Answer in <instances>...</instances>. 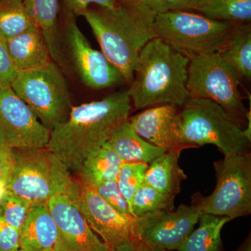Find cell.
<instances>
[{"label": "cell", "instance_id": "obj_22", "mask_svg": "<svg viewBox=\"0 0 251 251\" xmlns=\"http://www.w3.org/2000/svg\"><path fill=\"white\" fill-rule=\"evenodd\" d=\"M220 54L233 66L242 77H251V27L250 23L234 26Z\"/></svg>", "mask_w": 251, "mask_h": 251}, {"label": "cell", "instance_id": "obj_9", "mask_svg": "<svg viewBox=\"0 0 251 251\" xmlns=\"http://www.w3.org/2000/svg\"><path fill=\"white\" fill-rule=\"evenodd\" d=\"M11 89L50 131L69 117L72 107L67 82L53 62L18 72Z\"/></svg>", "mask_w": 251, "mask_h": 251}, {"label": "cell", "instance_id": "obj_37", "mask_svg": "<svg viewBox=\"0 0 251 251\" xmlns=\"http://www.w3.org/2000/svg\"><path fill=\"white\" fill-rule=\"evenodd\" d=\"M8 192L7 183L0 180V204Z\"/></svg>", "mask_w": 251, "mask_h": 251}, {"label": "cell", "instance_id": "obj_10", "mask_svg": "<svg viewBox=\"0 0 251 251\" xmlns=\"http://www.w3.org/2000/svg\"><path fill=\"white\" fill-rule=\"evenodd\" d=\"M66 195L85 218L90 228L100 236L109 249L135 240L136 218L124 215L113 209L88 181L72 178Z\"/></svg>", "mask_w": 251, "mask_h": 251}, {"label": "cell", "instance_id": "obj_39", "mask_svg": "<svg viewBox=\"0 0 251 251\" xmlns=\"http://www.w3.org/2000/svg\"><path fill=\"white\" fill-rule=\"evenodd\" d=\"M23 251L22 250V249H21V248H20L19 249H18V250H16V251Z\"/></svg>", "mask_w": 251, "mask_h": 251}, {"label": "cell", "instance_id": "obj_15", "mask_svg": "<svg viewBox=\"0 0 251 251\" xmlns=\"http://www.w3.org/2000/svg\"><path fill=\"white\" fill-rule=\"evenodd\" d=\"M179 111L174 105H157L128 118L135 133L148 143L166 151L186 149L180 144L177 135Z\"/></svg>", "mask_w": 251, "mask_h": 251}, {"label": "cell", "instance_id": "obj_3", "mask_svg": "<svg viewBox=\"0 0 251 251\" xmlns=\"http://www.w3.org/2000/svg\"><path fill=\"white\" fill-rule=\"evenodd\" d=\"M102 53L131 83L140 51L156 38L155 16L118 4L112 9L90 7L82 15Z\"/></svg>", "mask_w": 251, "mask_h": 251}, {"label": "cell", "instance_id": "obj_25", "mask_svg": "<svg viewBox=\"0 0 251 251\" xmlns=\"http://www.w3.org/2000/svg\"><path fill=\"white\" fill-rule=\"evenodd\" d=\"M32 25L22 0H0V35L6 41Z\"/></svg>", "mask_w": 251, "mask_h": 251}, {"label": "cell", "instance_id": "obj_19", "mask_svg": "<svg viewBox=\"0 0 251 251\" xmlns=\"http://www.w3.org/2000/svg\"><path fill=\"white\" fill-rule=\"evenodd\" d=\"M31 23L39 28L45 39L52 59L62 65V55L57 39L59 0H22Z\"/></svg>", "mask_w": 251, "mask_h": 251}, {"label": "cell", "instance_id": "obj_16", "mask_svg": "<svg viewBox=\"0 0 251 251\" xmlns=\"http://www.w3.org/2000/svg\"><path fill=\"white\" fill-rule=\"evenodd\" d=\"M57 228L46 203L31 206L23 225L20 246L23 251H54Z\"/></svg>", "mask_w": 251, "mask_h": 251}, {"label": "cell", "instance_id": "obj_27", "mask_svg": "<svg viewBox=\"0 0 251 251\" xmlns=\"http://www.w3.org/2000/svg\"><path fill=\"white\" fill-rule=\"evenodd\" d=\"M148 168V164L144 163H123L120 167L117 183L130 209L135 193L145 181Z\"/></svg>", "mask_w": 251, "mask_h": 251}, {"label": "cell", "instance_id": "obj_17", "mask_svg": "<svg viewBox=\"0 0 251 251\" xmlns=\"http://www.w3.org/2000/svg\"><path fill=\"white\" fill-rule=\"evenodd\" d=\"M7 45L18 72L41 69L52 62L44 36L34 24L8 40Z\"/></svg>", "mask_w": 251, "mask_h": 251}, {"label": "cell", "instance_id": "obj_20", "mask_svg": "<svg viewBox=\"0 0 251 251\" xmlns=\"http://www.w3.org/2000/svg\"><path fill=\"white\" fill-rule=\"evenodd\" d=\"M179 151H166L149 163L145 181L162 193L176 196L187 176L179 165Z\"/></svg>", "mask_w": 251, "mask_h": 251}, {"label": "cell", "instance_id": "obj_32", "mask_svg": "<svg viewBox=\"0 0 251 251\" xmlns=\"http://www.w3.org/2000/svg\"><path fill=\"white\" fill-rule=\"evenodd\" d=\"M117 2L122 6L138 10L145 14L156 15L167 11L162 0H116Z\"/></svg>", "mask_w": 251, "mask_h": 251}, {"label": "cell", "instance_id": "obj_33", "mask_svg": "<svg viewBox=\"0 0 251 251\" xmlns=\"http://www.w3.org/2000/svg\"><path fill=\"white\" fill-rule=\"evenodd\" d=\"M64 6L70 10L75 16H82L91 5H97V6L104 9H112L116 7L118 3L116 0H63Z\"/></svg>", "mask_w": 251, "mask_h": 251}, {"label": "cell", "instance_id": "obj_28", "mask_svg": "<svg viewBox=\"0 0 251 251\" xmlns=\"http://www.w3.org/2000/svg\"><path fill=\"white\" fill-rule=\"evenodd\" d=\"M31 202L8 191L0 204L5 221L21 232L31 206Z\"/></svg>", "mask_w": 251, "mask_h": 251}, {"label": "cell", "instance_id": "obj_2", "mask_svg": "<svg viewBox=\"0 0 251 251\" xmlns=\"http://www.w3.org/2000/svg\"><path fill=\"white\" fill-rule=\"evenodd\" d=\"M190 59L158 38L140 51L128 92L137 109L182 107L191 98L186 88Z\"/></svg>", "mask_w": 251, "mask_h": 251}, {"label": "cell", "instance_id": "obj_7", "mask_svg": "<svg viewBox=\"0 0 251 251\" xmlns=\"http://www.w3.org/2000/svg\"><path fill=\"white\" fill-rule=\"evenodd\" d=\"M216 186L210 196L193 195V202L202 214L231 220L251 212V153L225 156L214 162Z\"/></svg>", "mask_w": 251, "mask_h": 251}, {"label": "cell", "instance_id": "obj_36", "mask_svg": "<svg viewBox=\"0 0 251 251\" xmlns=\"http://www.w3.org/2000/svg\"><path fill=\"white\" fill-rule=\"evenodd\" d=\"M108 251H170L162 250V249H153L145 245V244L140 241L135 240L133 242L115 248V249H109Z\"/></svg>", "mask_w": 251, "mask_h": 251}, {"label": "cell", "instance_id": "obj_24", "mask_svg": "<svg viewBox=\"0 0 251 251\" xmlns=\"http://www.w3.org/2000/svg\"><path fill=\"white\" fill-rule=\"evenodd\" d=\"M195 11L211 20L246 24L251 22V0H201Z\"/></svg>", "mask_w": 251, "mask_h": 251}, {"label": "cell", "instance_id": "obj_4", "mask_svg": "<svg viewBox=\"0 0 251 251\" xmlns=\"http://www.w3.org/2000/svg\"><path fill=\"white\" fill-rule=\"evenodd\" d=\"M177 135L186 149L214 145L225 156L250 153L251 138L239 122L209 99H188L179 113Z\"/></svg>", "mask_w": 251, "mask_h": 251}, {"label": "cell", "instance_id": "obj_38", "mask_svg": "<svg viewBox=\"0 0 251 251\" xmlns=\"http://www.w3.org/2000/svg\"><path fill=\"white\" fill-rule=\"evenodd\" d=\"M237 251H251V237L248 238L245 242L242 244V247L239 248Z\"/></svg>", "mask_w": 251, "mask_h": 251}, {"label": "cell", "instance_id": "obj_23", "mask_svg": "<svg viewBox=\"0 0 251 251\" xmlns=\"http://www.w3.org/2000/svg\"><path fill=\"white\" fill-rule=\"evenodd\" d=\"M123 161L108 143L82 163L80 178L92 184L116 180Z\"/></svg>", "mask_w": 251, "mask_h": 251}, {"label": "cell", "instance_id": "obj_13", "mask_svg": "<svg viewBox=\"0 0 251 251\" xmlns=\"http://www.w3.org/2000/svg\"><path fill=\"white\" fill-rule=\"evenodd\" d=\"M50 130L12 89H0V147L44 148Z\"/></svg>", "mask_w": 251, "mask_h": 251}, {"label": "cell", "instance_id": "obj_34", "mask_svg": "<svg viewBox=\"0 0 251 251\" xmlns=\"http://www.w3.org/2000/svg\"><path fill=\"white\" fill-rule=\"evenodd\" d=\"M14 158L13 148L0 147V180L9 183Z\"/></svg>", "mask_w": 251, "mask_h": 251}, {"label": "cell", "instance_id": "obj_29", "mask_svg": "<svg viewBox=\"0 0 251 251\" xmlns=\"http://www.w3.org/2000/svg\"><path fill=\"white\" fill-rule=\"evenodd\" d=\"M92 185L109 205L120 214L132 216L130 206L120 192L116 180H110Z\"/></svg>", "mask_w": 251, "mask_h": 251}, {"label": "cell", "instance_id": "obj_21", "mask_svg": "<svg viewBox=\"0 0 251 251\" xmlns=\"http://www.w3.org/2000/svg\"><path fill=\"white\" fill-rule=\"evenodd\" d=\"M199 227L192 231L178 251H221L222 247L221 231L229 218L211 214H202Z\"/></svg>", "mask_w": 251, "mask_h": 251}, {"label": "cell", "instance_id": "obj_18", "mask_svg": "<svg viewBox=\"0 0 251 251\" xmlns=\"http://www.w3.org/2000/svg\"><path fill=\"white\" fill-rule=\"evenodd\" d=\"M107 143L117 153L123 163L149 164L166 151L148 143L137 134L128 121L117 128Z\"/></svg>", "mask_w": 251, "mask_h": 251}, {"label": "cell", "instance_id": "obj_11", "mask_svg": "<svg viewBox=\"0 0 251 251\" xmlns=\"http://www.w3.org/2000/svg\"><path fill=\"white\" fill-rule=\"evenodd\" d=\"M201 215V209L193 203L181 204L175 212L161 210L144 214L135 219V240L153 249L177 250Z\"/></svg>", "mask_w": 251, "mask_h": 251}, {"label": "cell", "instance_id": "obj_6", "mask_svg": "<svg viewBox=\"0 0 251 251\" xmlns=\"http://www.w3.org/2000/svg\"><path fill=\"white\" fill-rule=\"evenodd\" d=\"M235 25L186 11H165L153 22L156 38L188 58L221 52Z\"/></svg>", "mask_w": 251, "mask_h": 251}, {"label": "cell", "instance_id": "obj_12", "mask_svg": "<svg viewBox=\"0 0 251 251\" xmlns=\"http://www.w3.org/2000/svg\"><path fill=\"white\" fill-rule=\"evenodd\" d=\"M76 16L64 6L66 41L73 64L87 87L103 90L125 82L121 73L109 62L101 51L94 49L80 30Z\"/></svg>", "mask_w": 251, "mask_h": 251}, {"label": "cell", "instance_id": "obj_1", "mask_svg": "<svg viewBox=\"0 0 251 251\" xmlns=\"http://www.w3.org/2000/svg\"><path fill=\"white\" fill-rule=\"evenodd\" d=\"M130 110L128 90L72 107L67 120L51 130L46 148L69 171L78 172L82 163L108 143L117 128L128 121Z\"/></svg>", "mask_w": 251, "mask_h": 251}, {"label": "cell", "instance_id": "obj_26", "mask_svg": "<svg viewBox=\"0 0 251 251\" xmlns=\"http://www.w3.org/2000/svg\"><path fill=\"white\" fill-rule=\"evenodd\" d=\"M175 196L162 193L144 181L137 190L130 203V211L135 218L154 211L174 209Z\"/></svg>", "mask_w": 251, "mask_h": 251}, {"label": "cell", "instance_id": "obj_8", "mask_svg": "<svg viewBox=\"0 0 251 251\" xmlns=\"http://www.w3.org/2000/svg\"><path fill=\"white\" fill-rule=\"evenodd\" d=\"M186 88L191 98L209 99L238 122L247 117L239 90L243 78L219 52L190 57Z\"/></svg>", "mask_w": 251, "mask_h": 251}, {"label": "cell", "instance_id": "obj_30", "mask_svg": "<svg viewBox=\"0 0 251 251\" xmlns=\"http://www.w3.org/2000/svg\"><path fill=\"white\" fill-rule=\"evenodd\" d=\"M18 73L9 52L7 41L0 35V89L11 88Z\"/></svg>", "mask_w": 251, "mask_h": 251}, {"label": "cell", "instance_id": "obj_5", "mask_svg": "<svg viewBox=\"0 0 251 251\" xmlns=\"http://www.w3.org/2000/svg\"><path fill=\"white\" fill-rule=\"evenodd\" d=\"M14 163L8 191L31 204L46 203L66 194L72 176L60 160L47 148H14Z\"/></svg>", "mask_w": 251, "mask_h": 251}, {"label": "cell", "instance_id": "obj_14", "mask_svg": "<svg viewBox=\"0 0 251 251\" xmlns=\"http://www.w3.org/2000/svg\"><path fill=\"white\" fill-rule=\"evenodd\" d=\"M46 205L57 228L54 251H108L90 228L85 218L67 195L50 198Z\"/></svg>", "mask_w": 251, "mask_h": 251}, {"label": "cell", "instance_id": "obj_31", "mask_svg": "<svg viewBox=\"0 0 251 251\" xmlns=\"http://www.w3.org/2000/svg\"><path fill=\"white\" fill-rule=\"evenodd\" d=\"M21 232L8 224L0 209V251H14L20 249Z\"/></svg>", "mask_w": 251, "mask_h": 251}, {"label": "cell", "instance_id": "obj_35", "mask_svg": "<svg viewBox=\"0 0 251 251\" xmlns=\"http://www.w3.org/2000/svg\"><path fill=\"white\" fill-rule=\"evenodd\" d=\"M167 11L196 10L201 0H162Z\"/></svg>", "mask_w": 251, "mask_h": 251}]
</instances>
